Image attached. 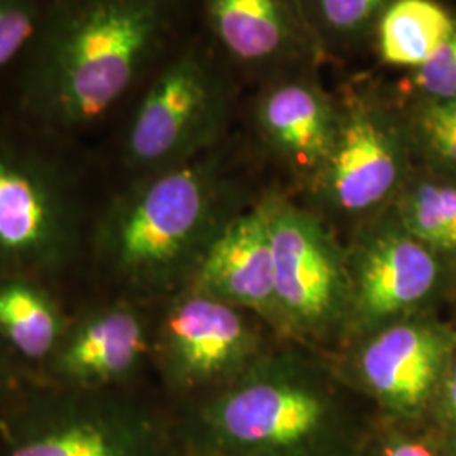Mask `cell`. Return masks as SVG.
I'll return each mask as SVG.
<instances>
[{
    "label": "cell",
    "mask_w": 456,
    "mask_h": 456,
    "mask_svg": "<svg viewBox=\"0 0 456 456\" xmlns=\"http://www.w3.org/2000/svg\"><path fill=\"white\" fill-rule=\"evenodd\" d=\"M190 286L232 306L267 308L276 303L273 242L264 201L218 228Z\"/></svg>",
    "instance_id": "4fadbf2b"
},
{
    "label": "cell",
    "mask_w": 456,
    "mask_h": 456,
    "mask_svg": "<svg viewBox=\"0 0 456 456\" xmlns=\"http://www.w3.org/2000/svg\"><path fill=\"white\" fill-rule=\"evenodd\" d=\"M151 352L146 322L124 297L69 314L65 335L37 375L75 391H120Z\"/></svg>",
    "instance_id": "9c48e42d"
},
{
    "label": "cell",
    "mask_w": 456,
    "mask_h": 456,
    "mask_svg": "<svg viewBox=\"0 0 456 456\" xmlns=\"http://www.w3.org/2000/svg\"><path fill=\"white\" fill-rule=\"evenodd\" d=\"M191 436L215 456H333L340 421L308 384L261 379L224 392L195 412Z\"/></svg>",
    "instance_id": "8992f818"
},
{
    "label": "cell",
    "mask_w": 456,
    "mask_h": 456,
    "mask_svg": "<svg viewBox=\"0 0 456 456\" xmlns=\"http://www.w3.org/2000/svg\"><path fill=\"white\" fill-rule=\"evenodd\" d=\"M273 242L276 305L296 322L314 325L340 305L342 273L322 225L282 198L264 201Z\"/></svg>",
    "instance_id": "8fae6325"
},
{
    "label": "cell",
    "mask_w": 456,
    "mask_h": 456,
    "mask_svg": "<svg viewBox=\"0 0 456 456\" xmlns=\"http://www.w3.org/2000/svg\"><path fill=\"white\" fill-rule=\"evenodd\" d=\"M382 456H436L435 452L423 441H394L386 446Z\"/></svg>",
    "instance_id": "cb8c5ba5"
},
{
    "label": "cell",
    "mask_w": 456,
    "mask_h": 456,
    "mask_svg": "<svg viewBox=\"0 0 456 456\" xmlns=\"http://www.w3.org/2000/svg\"><path fill=\"white\" fill-rule=\"evenodd\" d=\"M0 456H167L163 426L120 391L26 374L0 408Z\"/></svg>",
    "instance_id": "5b68a950"
},
{
    "label": "cell",
    "mask_w": 456,
    "mask_h": 456,
    "mask_svg": "<svg viewBox=\"0 0 456 456\" xmlns=\"http://www.w3.org/2000/svg\"><path fill=\"white\" fill-rule=\"evenodd\" d=\"M244 86L195 26L112 127L117 184L180 166L224 142Z\"/></svg>",
    "instance_id": "277c9868"
},
{
    "label": "cell",
    "mask_w": 456,
    "mask_h": 456,
    "mask_svg": "<svg viewBox=\"0 0 456 456\" xmlns=\"http://www.w3.org/2000/svg\"><path fill=\"white\" fill-rule=\"evenodd\" d=\"M335 95L337 134L313 180L335 208L369 212L384 205L403 183L408 114L397 90L380 78H352Z\"/></svg>",
    "instance_id": "52a82bcc"
},
{
    "label": "cell",
    "mask_w": 456,
    "mask_h": 456,
    "mask_svg": "<svg viewBox=\"0 0 456 456\" xmlns=\"http://www.w3.org/2000/svg\"><path fill=\"white\" fill-rule=\"evenodd\" d=\"M250 114L271 151L313 178L325 163L338 126V102L320 69L281 75L250 90Z\"/></svg>",
    "instance_id": "7c38bea8"
},
{
    "label": "cell",
    "mask_w": 456,
    "mask_h": 456,
    "mask_svg": "<svg viewBox=\"0 0 456 456\" xmlns=\"http://www.w3.org/2000/svg\"><path fill=\"white\" fill-rule=\"evenodd\" d=\"M242 318L225 301L190 289L173 301L159 328V359L167 380L201 389L232 374L248 350Z\"/></svg>",
    "instance_id": "30bf717a"
},
{
    "label": "cell",
    "mask_w": 456,
    "mask_h": 456,
    "mask_svg": "<svg viewBox=\"0 0 456 456\" xmlns=\"http://www.w3.org/2000/svg\"><path fill=\"white\" fill-rule=\"evenodd\" d=\"M455 29V17L436 0H394L375 24L370 48L380 65L414 71Z\"/></svg>",
    "instance_id": "e0dca14e"
},
{
    "label": "cell",
    "mask_w": 456,
    "mask_h": 456,
    "mask_svg": "<svg viewBox=\"0 0 456 456\" xmlns=\"http://www.w3.org/2000/svg\"><path fill=\"white\" fill-rule=\"evenodd\" d=\"M193 26V0H49L0 86V105L34 127L90 144L114 127Z\"/></svg>",
    "instance_id": "6da1fadb"
},
{
    "label": "cell",
    "mask_w": 456,
    "mask_h": 456,
    "mask_svg": "<svg viewBox=\"0 0 456 456\" xmlns=\"http://www.w3.org/2000/svg\"><path fill=\"white\" fill-rule=\"evenodd\" d=\"M24 375L26 372L17 367L16 362L11 359V355L0 345V408Z\"/></svg>",
    "instance_id": "603a6c76"
},
{
    "label": "cell",
    "mask_w": 456,
    "mask_h": 456,
    "mask_svg": "<svg viewBox=\"0 0 456 456\" xmlns=\"http://www.w3.org/2000/svg\"><path fill=\"white\" fill-rule=\"evenodd\" d=\"M107 171L97 147L34 127L0 105V276L54 286L86 259Z\"/></svg>",
    "instance_id": "7a4b0ae2"
},
{
    "label": "cell",
    "mask_w": 456,
    "mask_h": 456,
    "mask_svg": "<svg viewBox=\"0 0 456 456\" xmlns=\"http://www.w3.org/2000/svg\"><path fill=\"white\" fill-rule=\"evenodd\" d=\"M444 412L456 423V363L444 386Z\"/></svg>",
    "instance_id": "d4e9b609"
},
{
    "label": "cell",
    "mask_w": 456,
    "mask_h": 456,
    "mask_svg": "<svg viewBox=\"0 0 456 456\" xmlns=\"http://www.w3.org/2000/svg\"><path fill=\"white\" fill-rule=\"evenodd\" d=\"M49 0H0V86L33 41Z\"/></svg>",
    "instance_id": "44dd1931"
},
{
    "label": "cell",
    "mask_w": 456,
    "mask_h": 456,
    "mask_svg": "<svg viewBox=\"0 0 456 456\" xmlns=\"http://www.w3.org/2000/svg\"><path fill=\"white\" fill-rule=\"evenodd\" d=\"M394 0H303L326 61L370 46L375 24Z\"/></svg>",
    "instance_id": "ac0fdd59"
},
{
    "label": "cell",
    "mask_w": 456,
    "mask_h": 456,
    "mask_svg": "<svg viewBox=\"0 0 456 456\" xmlns=\"http://www.w3.org/2000/svg\"><path fill=\"white\" fill-rule=\"evenodd\" d=\"M446 352V340L438 331L421 325H395L365 346L360 367L384 404L411 414L428 403Z\"/></svg>",
    "instance_id": "5bb4252c"
},
{
    "label": "cell",
    "mask_w": 456,
    "mask_h": 456,
    "mask_svg": "<svg viewBox=\"0 0 456 456\" xmlns=\"http://www.w3.org/2000/svg\"><path fill=\"white\" fill-rule=\"evenodd\" d=\"M399 212L409 235L416 240L443 250H456L455 184L416 183L401 198Z\"/></svg>",
    "instance_id": "d6986e66"
},
{
    "label": "cell",
    "mask_w": 456,
    "mask_h": 456,
    "mask_svg": "<svg viewBox=\"0 0 456 456\" xmlns=\"http://www.w3.org/2000/svg\"><path fill=\"white\" fill-rule=\"evenodd\" d=\"M69 314L53 286L26 276H0V345L17 367L37 375L65 335Z\"/></svg>",
    "instance_id": "9a60e30c"
},
{
    "label": "cell",
    "mask_w": 456,
    "mask_h": 456,
    "mask_svg": "<svg viewBox=\"0 0 456 456\" xmlns=\"http://www.w3.org/2000/svg\"><path fill=\"white\" fill-rule=\"evenodd\" d=\"M193 5L196 26L244 90L326 65L303 0H193Z\"/></svg>",
    "instance_id": "ba28073f"
},
{
    "label": "cell",
    "mask_w": 456,
    "mask_h": 456,
    "mask_svg": "<svg viewBox=\"0 0 456 456\" xmlns=\"http://www.w3.org/2000/svg\"><path fill=\"white\" fill-rule=\"evenodd\" d=\"M397 94L408 100L456 98V29L426 65L411 71Z\"/></svg>",
    "instance_id": "7402d4cb"
},
{
    "label": "cell",
    "mask_w": 456,
    "mask_h": 456,
    "mask_svg": "<svg viewBox=\"0 0 456 456\" xmlns=\"http://www.w3.org/2000/svg\"><path fill=\"white\" fill-rule=\"evenodd\" d=\"M438 277L426 245L409 233H387L369 250L360 269L359 303L367 318L382 320L419 303Z\"/></svg>",
    "instance_id": "2e32d148"
},
{
    "label": "cell",
    "mask_w": 456,
    "mask_h": 456,
    "mask_svg": "<svg viewBox=\"0 0 456 456\" xmlns=\"http://www.w3.org/2000/svg\"><path fill=\"white\" fill-rule=\"evenodd\" d=\"M404 109L409 129L423 139L435 158L456 169V98L412 100Z\"/></svg>",
    "instance_id": "ffe728a7"
},
{
    "label": "cell",
    "mask_w": 456,
    "mask_h": 456,
    "mask_svg": "<svg viewBox=\"0 0 456 456\" xmlns=\"http://www.w3.org/2000/svg\"><path fill=\"white\" fill-rule=\"evenodd\" d=\"M222 142L188 163L115 184L88 237L94 271L127 293L191 282L227 201Z\"/></svg>",
    "instance_id": "3957f363"
}]
</instances>
